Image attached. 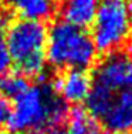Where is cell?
<instances>
[{
    "mask_svg": "<svg viewBox=\"0 0 132 134\" xmlns=\"http://www.w3.org/2000/svg\"><path fill=\"white\" fill-rule=\"evenodd\" d=\"M112 101H114V93L112 91H109L108 88L102 87L99 84H94L84 103L87 106L85 110L94 119L102 120L105 117V114L108 113Z\"/></svg>",
    "mask_w": 132,
    "mask_h": 134,
    "instance_id": "cell-11",
    "label": "cell"
},
{
    "mask_svg": "<svg viewBox=\"0 0 132 134\" xmlns=\"http://www.w3.org/2000/svg\"><path fill=\"white\" fill-rule=\"evenodd\" d=\"M0 134H18V133H14L11 130H0Z\"/></svg>",
    "mask_w": 132,
    "mask_h": 134,
    "instance_id": "cell-16",
    "label": "cell"
},
{
    "mask_svg": "<svg viewBox=\"0 0 132 134\" xmlns=\"http://www.w3.org/2000/svg\"><path fill=\"white\" fill-rule=\"evenodd\" d=\"M101 0H64L61 6L62 21L78 29L91 26Z\"/></svg>",
    "mask_w": 132,
    "mask_h": 134,
    "instance_id": "cell-8",
    "label": "cell"
},
{
    "mask_svg": "<svg viewBox=\"0 0 132 134\" xmlns=\"http://www.w3.org/2000/svg\"><path fill=\"white\" fill-rule=\"evenodd\" d=\"M91 40L97 53H115L129 40L132 27L127 0H101L92 21Z\"/></svg>",
    "mask_w": 132,
    "mask_h": 134,
    "instance_id": "cell-4",
    "label": "cell"
},
{
    "mask_svg": "<svg viewBox=\"0 0 132 134\" xmlns=\"http://www.w3.org/2000/svg\"><path fill=\"white\" fill-rule=\"evenodd\" d=\"M68 108L55 98L47 86H29L11 103L9 130L18 134L44 133L50 127H61L67 121Z\"/></svg>",
    "mask_w": 132,
    "mask_h": 134,
    "instance_id": "cell-1",
    "label": "cell"
},
{
    "mask_svg": "<svg viewBox=\"0 0 132 134\" xmlns=\"http://www.w3.org/2000/svg\"><path fill=\"white\" fill-rule=\"evenodd\" d=\"M95 84L109 91H124L132 88V53H111L97 66Z\"/></svg>",
    "mask_w": 132,
    "mask_h": 134,
    "instance_id": "cell-5",
    "label": "cell"
},
{
    "mask_svg": "<svg viewBox=\"0 0 132 134\" xmlns=\"http://www.w3.org/2000/svg\"><path fill=\"white\" fill-rule=\"evenodd\" d=\"M44 134H67V130H64L62 127H50L44 131Z\"/></svg>",
    "mask_w": 132,
    "mask_h": 134,
    "instance_id": "cell-15",
    "label": "cell"
},
{
    "mask_svg": "<svg viewBox=\"0 0 132 134\" xmlns=\"http://www.w3.org/2000/svg\"><path fill=\"white\" fill-rule=\"evenodd\" d=\"M94 83L90 73L83 69H67L62 70L53 80V91L65 104L78 106L84 103Z\"/></svg>",
    "mask_w": 132,
    "mask_h": 134,
    "instance_id": "cell-6",
    "label": "cell"
},
{
    "mask_svg": "<svg viewBox=\"0 0 132 134\" xmlns=\"http://www.w3.org/2000/svg\"><path fill=\"white\" fill-rule=\"evenodd\" d=\"M6 19L4 16L0 17V76L9 73V69L11 66V57L9 54L7 44L4 39V29H6Z\"/></svg>",
    "mask_w": 132,
    "mask_h": 134,
    "instance_id": "cell-13",
    "label": "cell"
},
{
    "mask_svg": "<svg viewBox=\"0 0 132 134\" xmlns=\"http://www.w3.org/2000/svg\"><path fill=\"white\" fill-rule=\"evenodd\" d=\"M102 123L111 134H132V88L114 96V101Z\"/></svg>",
    "mask_w": 132,
    "mask_h": 134,
    "instance_id": "cell-7",
    "label": "cell"
},
{
    "mask_svg": "<svg viewBox=\"0 0 132 134\" xmlns=\"http://www.w3.org/2000/svg\"><path fill=\"white\" fill-rule=\"evenodd\" d=\"M129 4V20H131V27H132V3H128Z\"/></svg>",
    "mask_w": 132,
    "mask_h": 134,
    "instance_id": "cell-17",
    "label": "cell"
},
{
    "mask_svg": "<svg viewBox=\"0 0 132 134\" xmlns=\"http://www.w3.org/2000/svg\"><path fill=\"white\" fill-rule=\"evenodd\" d=\"M53 2H64V0H53Z\"/></svg>",
    "mask_w": 132,
    "mask_h": 134,
    "instance_id": "cell-18",
    "label": "cell"
},
{
    "mask_svg": "<svg viewBox=\"0 0 132 134\" xmlns=\"http://www.w3.org/2000/svg\"><path fill=\"white\" fill-rule=\"evenodd\" d=\"M30 86L29 79L20 73H6L0 76V94L6 100H14Z\"/></svg>",
    "mask_w": 132,
    "mask_h": 134,
    "instance_id": "cell-12",
    "label": "cell"
},
{
    "mask_svg": "<svg viewBox=\"0 0 132 134\" xmlns=\"http://www.w3.org/2000/svg\"><path fill=\"white\" fill-rule=\"evenodd\" d=\"M46 24L41 21L18 20L7 27L4 34L11 63L27 79H41L46 69Z\"/></svg>",
    "mask_w": 132,
    "mask_h": 134,
    "instance_id": "cell-3",
    "label": "cell"
},
{
    "mask_svg": "<svg viewBox=\"0 0 132 134\" xmlns=\"http://www.w3.org/2000/svg\"><path fill=\"white\" fill-rule=\"evenodd\" d=\"M11 117V103L6 98H0V127H7Z\"/></svg>",
    "mask_w": 132,
    "mask_h": 134,
    "instance_id": "cell-14",
    "label": "cell"
},
{
    "mask_svg": "<svg viewBox=\"0 0 132 134\" xmlns=\"http://www.w3.org/2000/svg\"><path fill=\"white\" fill-rule=\"evenodd\" d=\"M67 123V134H104L99 121L80 106H74L68 110Z\"/></svg>",
    "mask_w": 132,
    "mask_h": 134,
    "instance_id": "cell-10",
    "label": "cell"
},
{
    "mask_svg": "<svg viewBox=\"0 0 132 134\" xmlns=\"http://www.w3.org/2000/svg\"><path fill=\"white\" fill-rule=\"evenodd\" d=\"M97 50L91 36L65 21H55L47 30L46 62L58 70H87L95 63Z\"/></svg>",
    "mask_w": 132,
    "mask_h": 134,
    "instance_id": "cell-2",
    "label": "cell"
},
{
    "mask_svg": "<svg viewBox=\"0 0 132 134\" xmlns=\"http://www.w3.org/2000/svg\"><path fill=\"white\" fill-rule=\"evenodd\" d=\"M7 6L20 16L21 20L46 21L54 14L55 6L53 0H6Z\"/></svg>",
    "mask_w": 132,
    "mask_h": 134,
    "instance_id": "cell-9",
    "label": "cell"
}]
</instances>
